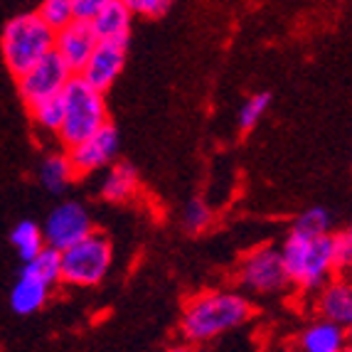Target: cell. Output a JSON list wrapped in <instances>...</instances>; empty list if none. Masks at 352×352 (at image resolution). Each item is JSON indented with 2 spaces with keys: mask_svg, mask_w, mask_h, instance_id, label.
Returning a JSON list of instances; mask_svg holds the SVG:
<instances>
[{
  "mask_svg": "<svg viewBox=\"0 0 352 352\" xmlns=\"http://www.w3.org/2000/svg\"><path fill=\"white\" fill-rule=\"evenodd\" d=\"M252 318V303L236 291H210L195 296L180 318V335L190 345H207L241 328Z\"/></svg>",
  "mask_w": 352,
  "mask_h": 352,
  "instance_id": "6da1fadb",
  "label": "cell"
},
{
  "mask_svg": "<svg viewBox=\"0 0 352 352\" xmlns=\"http://www.w3.org/2000/svg\"><path fill=\"white\" fill-rule=\"evenodd\" d=\"M278 252L288 286H296L303 294H316L330 276H335L330 258V234L308 236L291 232Z\"/></svg>",
  "mask_w": 352,
  "mask_h": 352,
  "instance_id": "7a4b0ae2",
  "label": "cell"
},
{
  "mask_svg": "<svg viewBox=\"0 0 352 352\" xmlns=\"http://www.w3.org/2000/svg\"><path fill=\"white\" fill-rule=\"evenodd\" d=\"M62 104H65V116L57 131V138L62 146L69 148L94 133L104 124H109V109H106L104 91L94 89L84 82L79 74H72V79L62 89Z\"/></svg>",
  "mask_w": 352,
  "mask_h": 352,
  "instance_id": "3957f363",
  "label": "cell"
},
{
  "mask_svg": "<svg viewBox=\"0 0 352 352\" xmlns=\"http://www.w3.org/2000/svg\"><path fill=\"white\" fill-rule=\"evenodd\" d=\"M52 42L54 30L37 15V10L20 12V15L8 20L3 35H0L3 62L12 76H18L28 67L35 65L37 59L52 52Z\"/></svg>",
  "mask_w": 352,
  "mask_h": 352,
  "instance_id": "277c9868",
  "label": "cell"
},
{
  "mask_svg": "<svg viewBox=\"0 0 352 352\" xmlns=\"http://www.w3.org/2000/svg\"><path fill=\"white\" fill-rule=\"evenodd\" d=\"M59 258H62V278L59 281L67 286L91 288L99 286L111 269L113 249L111 241L104 234L91 229L87 236L62 249Z\"/></svg>",
  "mask_w": 352,
  "mask_h": 352,
  "instance_id": "5b68a950",
  "label": "cell"
},
{
  "mask_svg": "<svg viewBox=\"0 0 352 352\" xmlns=\"http://www.w3.org/2000/svg\"><path fill=\"white\" fill-rule=\"evenodd\" d=\"M239 286L249 294L271 296L288 288L286 271H283L281 252L276 247H258L241 258Z\"/></svg>",
  "mask_w": 352,
  "mask_h": 352,
  "instance_id": "8992f818",
  "label": "cell"
},
{
  "mask_svg": "<svg viewBox=\"0 0 352 352\" xmlns=\"http://www.w3.org/2000/svg\"><path fill=\"white\" fill-rule=\"evenodd\" d=\"M15 79H18L20 99L28 106H32L37 101L47 99V96L59 94L65 89V84L72 79V69L59 59V54L50 52Z\"/></svg>",
  "mask_w": 352,
  "mask_h": 352,
  "instance_id": "52a82bcc",
  "label": "cell"
},
{
  "mask_svg": "<svg viewBox=\"0 0 352 352\" xmlns=\"http://www.w3.org/2000/svg\"><path fill=\"white\" fill-rule=\"evenodd\" d=\"M118 148H121V138H118L116 126L104 124L94 133H89L87 138L67 148V155L76 175H91L101 168H109L116 160Z\"/></svg>",
  "mask_w": 352,
  "mask_h": 352,
  "instance_id": "ba28073f",
  "label": "cell"
},
{
  "mask_svg": "<svg viewBox=\"0 0 352 352\" xmlns=\"http://www.w3.org/2000/svg\"><path fill=\"white\" fill-rule=\"evenodd\" d=\"M91 229H94V224H91L87 207L82 202L67 200V202H59L47 214V219L42 224V236H45L47 247H54L62 252L69 244L87 236Z\"/></svg>",
  "mask_w": 352,
  "mask_h": 352,
  "instance_id": "9c48e42d",
  "label": "cell"
},
{
  "mask_svg": "<svg viewBox=\"0 0 352 352\" xmlns=\"http://www.w3.org/2000/svg\"><path fill=\"white\" fill-rule=\"evenodd\" d=\"M126 57H129V42L126 40H99L79 76L106 94L124 72Z\"/></svg>",
  "mask_w": 352,
  "mask_h": 352,
  "instance_id": "30bf717a",
  "label": "cell"
},
{
  "mask_svg": "<svg viewBox=\"0 0 352 352\" xmlns=\"http://www.w3.org/2000/svg\"><path fill=\"white\" fill-rule=\"evenodd\" d=\"M96 42H99V37H96L91 23H89V20L74 18L72 23L54 30L52 52L59 54V59L69 67L72 74H79L82 67L87 65L91 50L96 47Z\"/></svg>",
  "mask_w": 352,
  "mask_h": 352,
  "instance_id": "8fae6325",
  "label": "cell"
},
{
  "mask_svg": "<svg viewBox=\"0 0 352 352\" xmlns=\"http://www.w3.org/2000/svg\"><path fill=\"white\" fill-rule=\"evenodd\" d=\"M316 313L318 318L340 323L345 328L352 325V286L345 276H330L323 286L316 291Z\"/></svg>",
  "mask_w": 352,
  "mask_h": 352,
  "instance_id": "7c38bea8",
  "label": "cell"
},
{
  "mask_svg": "<svg viewBox=\"0 0 352 352\" xmlns=\"http://www.w3.org/2000/svg\"><path fill=\"white\" fill-rule=\"evenodd\" d=\"M296 345L303 352H345L350 347V328L325 318H316L303 328Z\"/></svg>",
  "mask_w": 352,
  "mask_h": 352,
  "instance_id": "4fadbf2b",
  "label": "cell"
},
{
  "mask_svg": "<svg viewBox=\"0 0 352 352\" xmlns=\"http://www.w3.org/2000/svg\"><path fill=\"white\" fill-rule=\"evenodd\" d=\"M133 18L135 15L121 3V0H111V3L101 8L89 23H91V28H94L99 40H126L129 42Z\"/></svg>",
  "mask_w": 352,
  "mask_h": 352,
  "instance_id": "5bb4252c",
  "label": "cell"
},
{
  "mask_svg": "<svg viewBox=\"0 0 352 352\" xmlns=\"http://www.w3.org/2000/svg\"><path fill=\"white\" fill-rule=\"evenodd\" d=\"M50 291L52 286L37 281V278L28 276V274H20L15 286L10 288V308L12 313L18 316H32V313L42 311L45 303L50 300Z\"/></svg>",
  "mask_w": 352,
  "mask_h": 352,
  "instance_id": "9a60e30c",
  "label": "cell"
},
{
  "mask_svg": "<svg viewBox=\"0 0 352 352\" xmlns=\"http://www.w3.org/2000/svg\"><path fill=\"white\" fill-rule=\"evenodd\" d=\"M138 185H141V177L133 165L111 163L104 182H101V197L106 202H126L138 192Z\"/></svg>",
  "mask_w": 352,
  "mask_h": 352,
  "instance_id": "2e32d148",
  "label": "cell"
},
{
  "mask_svg": "<svg viewBox=\"0 0 352 352\" xmlns=\"http://www.w3.org/2000/svg\"><path fill=\"white\" fill-rule=\"evenodd\" d=\"M74 177L76 173L72 168V160L67 153H50V155H45L40 163V170H37V180H40V185L50 195L67 192Z\"/></svg>",
  "mask_w": 352,
  "mask_h": 352,
  "instance_id": "e0dca14e",
  "label": "cell"
},
{
  "mask_svg": "<svg viewBox=\"0 0 352 352\" xmlns=\"http://www.w3.org/2000/svg\"><path fill=\"white\" fill-rule=\"evenodd\" d=\"M20 274H28V276L37 278V281L47 283V286H57L59 278H62V258H59V249L45 244L35 256L23 261V271H20Z\"/></svg>",
  "mask_w": 352,
  "mask_h": 352,
  "instance_id": "ac0fdd59",
  "label": "cell"
},
{
  "mask_svg": "<svg viewBox=\"0 0 352 352\" xmlns=\"http://www.w3.org/2000/svg\"><path fill=\"white\" fill-rule=\"evenodd\" d=\"M10 244L18 252L23 261L32 258L42 247H45V236H42V227L32 219H23L10 229Z\"/></svg>",
  "mask_w": 352,
  "mask_h": 352,
  "instance_id": "d6986e66",
  "label": "cell"
},
{
  "mask_svg": "<svg viewBox=\"0 0 352 352\" xmlns=\"http://www.w3.org/2000/svg\"><path fill=\"white\" fill-rule=\"evenodd\" d=\"M30 116H32V124L37 126L45 133L57 135L59 126H62V116H65V104H62V91L47 99L37 101V104L28 106Z\"/></svg>",
  "mask_w": 352,
  "mask_h": 352,
  "instance_id": "ffe728a7",
  "label": "cell"
},
{
  "mask_svg": "<svg viewBox=\"0 0 352 352\" xmlns=\"http://www.w3.org/2000/svg\"><path fill=\"white\" fill-rule=\"evenodd\" d=\"M291 232H298V234H308V236H320V234H330L333 232V214L325 207H308L305 212H300L296 217Z\"/></svg>",
  "mask_w": 352,
  "mask_h": 352,
  "instance_id": "44dd1931",
  "label": "cell"
},
{
  "mask_svg": "<svg viewBox=\"0 0 352 352\" xmlns=\"http://www.w3.org/2000/svg\"><path fill=\"white\" fill-rule=\"evenodd\" d=\"M330 258L335 274H345L352 266V234L350 229L330 232Z\"/></svg>",
  "mask_w": 352,
  "mask_h": 352,
  "instance_id": "7402d4cb",
  "label": "cell"
},
{
  "mask_svg": "<svg viewBox=\"0 0 352 352\" xmlns=\"http://www.w3.org/2000/svg\"><path fill=\"white\" fill-rule=\"evenodd\" d=\"M37 15L52 30H59L62 25L74 20V8H72V0H42Z\"/></svg>",
  "mask_w": 352,
  "mask_h": 352,
  "instance_id": "603a6c76",
  "label": "cell"
},
{
  "mask_svg": "<svg viewBox=\"0 0 352 352\" xmlns=\"http://www.w3.org/2000/svg\"><path fill=\"white\" fill-rule=\"evenodd\" d=\"M271 106V94L261 91V94H254L252 99H247V104L239 109V129L241 131H252L254 126L266 116Z\"/></svg>",
  "mask_w": 352,
  "mask_h": 352,
  "instance_id": "cb8c5ba5",
  "label": "cell"
},
{
  "mask_svg": "<svg viewBox=\"0 0 352 352\" xmlns=\"http://www.w3.org/2000/svg\"><path fill=\"white\" fill-rule=\"evenodd\" d=\"M210 222H212V212H210V207H207V202L200 200V197H192V200L185 205V210H182V224H185L188 232L197 234V232H202Z\"/></svg>",
  "mask_w": 352,
  "mask_h": 352,
  "instance_id": "d4e9b609",
  "label": "cell"
},
{
  "mask_svg": "<svg viewBox=\"0 0 352 352\" xmlns=\"http://www.w3.org/2000/svg\"><path fill=\"white\" fill-rule=\"evenodd\" d=\"M135 18H160L173 6V0H121Z\"/></svg>",
  "mask_w": 352,
  "mask_h": 352,
  "instance_id": "484cf974",
  "label": "cell"
},
{
  "mask_svg": "<svg viewBox=\"0 0 352 352\" xmlns=\"http://www.w3.org/2000/svg\"><path fill=\"white\" fill-rule=\"evenodd\" d=\"M111 0H72V8H74V18L79 20H91L96 12L104 6H109Z\"/></svg>",
  "mask_w": 352,
  "mask_h": 352,
  "instance_id": "4316f807",
  "label": "cell"
}]
</instances>
